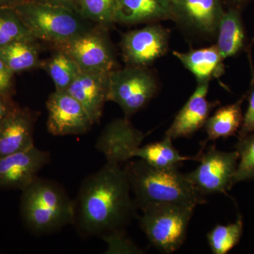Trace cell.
Here are the masks:
<instances>
[{"mask_svg": "<svg viewBox=\"0 0 254 254\" xmlns=\"http://www.w3.org/2000/svg\"><path fill=\"white\" fill-rule=\"evenodd\" d=\"M137 208L123 168L107 161L81 182L75 200L74 225L84 236L103 239L125 233L136 218Z\"/></svg>", "mask_w": 254, "mask_h": 254, "instance_id": "6da1fadb", "label": "cell"}, {"mask_svg": "<svg viewBox=\"0 0 254 254\" xmlns=\"http://www.w3.org/2000/svg\"><path fill=\"white\" fill-rule=\"evenodd\" d=\"M138 208L153 203H177L195 208L206 202L186 174L178 168H158L144 160H127L123 167Z\"/></svg>", "mask_w": 254, "mask_h": 254, "instance_id": "7a4b0ae2", "label": "cell"}, {"mask_svg": "<svg viewBox=\"0 0 254 254\" xmlns=\"http://www.w3.org/2000/svg\"><path fill=\"white\" fill-rule=\"evenodd\" d=\"M21 191V218L32 233L48 235L74 225L75 200L60 184L38 177Z\"/></svg>", "mask_w": 254, "mask_h": 254, "instance_id": "3957f363", "label": "cell"}, {"mask_svg": "<svg viewBox=\"0 0 254 254\" xmlns=\"http://www.w3.org/2000/svg\"><path fill=\"white\" fill-rule=\"evenodd\" d=\"M37 41L55 46L94 26L76 11L31 0L14 7Z\"/></svg>", "mask_w": 254, "mask_h": 254, "instance_id": "277c9868", "label": "cell"}, {"mask_svg": "<svg viewBox=\"0 0 254 254\" xmlns=\"http://www.w3.org/2000/svg\"><path fill=\"white\" fill-rule=\"evenodd\" d=\"M195 208L177 203H153L141 208L140 227L150 244L164 254L177 252L185 243Z\"/></svg>", "mask_w": 254, "mask_h": 254, "instance_id": "5b68a950", "label": "cell"}, {"mask_svg": "<svg viewBox=\"0 0 254 254\" xmlns=\"http://www.w3.org/2000/svg\"><path fill=\"white\" fill-rule=\"evenodd\" d=\"M158 89L156 78L146 67L128 66L110 71L108 101L120 105L129 119L149 103Z\"/></svg>", "mask_w": 254, "mask_h": 254, "instance_id": "8992f818", "label": "cell"}, {"mask_svg": "<svg viewBox=\"0 0 254 254\" xmlns=\"http://www.w3.org/2000/svg\"><path fill=\"white\" fill-rule=\"evenodd\" d=\"M239 155L237 150L221 151L215 145L201 150L195 155L199 165L193 171L186 174L190 183L202 195L225 193L232 188Z\"/></svg>", "mask_w": 254, "mask_h": 254, "instance_id": "52a82bcc", "label": "cell"}, {"mask_svg": "<svg viewBox=\"0 0 254 254\" xmlns=\"http://www.w3.org/2000/svg\"><path fill=\"white\" fill-rule=\"evenodd\" d=\"M106 28L95 25L68 41L53 47L68 55L82 71L110 72L115 69L117 64Z\"/></svg>", "mask_w": 254, "mask_h": 254, "instance_id": "ba28073f", "label": "cell"}, {"mask_svg": "<svg viewBox=\"0 0 254 254\" xmlns=\"http://www.w3.org/2000/svg\"><path fill=\"white\" fill-rule=\"evenodd\" d=\"M170 31L159 25H151L123 35L121 49L128 66H143L166 54Z\"/></svg>", "mask_w": 254, "mask_h": 254, "instance_id": "9c48e42d", "label": "cell"}, {"mask_svg": "<svg viewBox=\"0 0 254 254\" xmlns=\"http://www.w3.org/2000/svg\"><path fill=\"white\" fill-rule=\"evenodd\" d=\"M46 107L47 128L54 136L84 134L94 125L83 106L66 91L51 93Z\"/></svg>", "mask_w": 254, "mask_h": 254, "instance_id": "30bf717a", "label": "cell"}, {"mask_svg": "<svg viewBox=\"0 0 254 254\" xmlns=\"http://www.w3.org/2000/svg\"><path fill=\"white\" fill-rule=\"evenodd\" d=\"M50 158L49 152L35 145L0 158V189L23 190L38 178Z\"/></svg>", "mask_w": 254, "mask_h": 254, "instance_id": "8fae6325", "label": "cell"}, {"mask_svg": "<svg viewBox=\"0 0 254 254\" xmlns=\"http://www.w3.org/2000/svg\"><path fill=\"white\" fill-rule=\"evenodd\" d=\"M209 83H198L193 94L177 113L165 136L173 140L190 138L204 127L212 110L219 104V102H210L207 99Z\"/></svg>", "mask_w": 254, "mask_h": 254, "instance_id": "7c38bea8", "label": "cell"}, {"mask_svg": "<svg viewBox=\"0 0 254 254\" xmlns=\"http://www.w3.org/2000/svg\"><path fill=\"white\" fill-rule=\"evenodd\" d=\"M173 18L204 36H217L225 11L220 0H177L172 5Z\"/></svg>", "mask_w": 254, "mask_h": 254, "instance_id": "4fadbf2b", "label": "cell"}, {"mask_svg": "<svg viewBox=\"0 0 254 254\" xmlns=\"http://www.w3.org/2000/svg\"><path fill=\"white\" fill-rule=\"evenodd\" d=\"M109 73L81 70L66 91L83 106L93 124L99 123L108 101Z\"/></svg>", "mask_w": 254, "mask_h": 254, "instance_id": "5bb4252c", "label": "cell"}, {"mask_svg": "<svg viewBox=\"0 0 254 254\" xmlns=\"http://www.w3.org/2000/svg\"><path fill=\"white\" fill-rule=\"evenodd\" d=\"M36 117L18 107L0 123V158L23 151L34 145Z\"/></svg>", "mask_w": 254, "mask_h": 254, "instance_id": "9a60e30c", "label": "cell"}, {"mask_svg": "<svg viewBox=\"0 0 254 254\" xmlns=\"http://www.w3.org/2000/svg\"><path fill=\"white\" fill-rule=\"evenodd\" d=\"M144 135L135 128L128 119L114 120L105 128L98 140L100 151L104 152L107 161H127V155L132 147L139 145Z\"/></svg>", "mask_w": 254, "mask_h": 254, "instance_id": "2e32d148", "label": "cell"}, {"mask_svg": "<svg viewBox=\"0 0 254 254\" xmlns=\"http://www.w3.org/2000/svg\"><path fill=\"white\" fill-rule=\"evenodd\" d=\"M172 18L171 5L165 0H118L113 21L136 25Z\"/></svg>", "mask_w": 254, "mask_h": 254, "instance_id": "e0dca14e", "label": "cell"}, {"mask_svg": "<svg viewBox=\"0 0 254 254\" xmlns=\"http://www.w3.org/2000/svg\"><path fill=\"white\" fill-rule=\"evenodd\" d=\"M173 55L193 73L198 83L210 82L220 77L225 71L224 59L216 45L187 53L174 51Z\"/></svg>", "mask_w": 254, "mask_h": 254, "instance_id": "ac0fdd59", "label": "cell"}, {"mask_svg": "<svg viewBox=\"0 0 254 254\" xmlns=\"http://www.w3.org/2000/svg\"><path fill=\"white\" fill-rule=\"evenodd\" d=\"M241 11L229 8L220 20L215 45L224 60L236 56L249 46Z\"/></svg>", "mask_w": 254, "mask_h": 254, "instance_id": "d6986e66", "label": "cell"}, {"mask_svg": "<svg viewBox=\"0 0 254 254\" xmlns=\"http://www.w3.org/2000/svg\"><path fill=\"white\" fill-rule=\"evenodd\" d=\"M137 158L158 168H178L185 161L194 160L195 156H185L174 147L173 139L165 136L163 139L140 146L132 147L127 153V160Z\"/></svg>", "mask_w": 254, "mask_h": 254, "instance_id": "ffe728a7", "label": "cell"}, {"mask_svg": "<svg viewBox=\"0 0 254 254\" xmlns=\"http://www.w3.org/2000/svg\"><path fill=\"white\" fill-rule=\"evenodd\" d=\"M245 99L246 94L235 103L219 108L212 116L209 117L204 125L207 138L202 144L203 146L208 141L235 136L243 122L242 105Z\"/></svg>", "mask_w": 254, "mask_h": 254, "instance_id": "44dd1931", "label": "cell"}, {"mask_svg": "<svg viewBox=\"0 0 254 254\" xmlns=\"http://www.w3.org/2000/svg\"><path fill=\"white\" fill-rule=\"evenodd\" d=\"M38 41L14 42L0 49V58L14 73L41 68Z\"/></svg>", "mask_w": 254, "mask_h": 254, "instance_id": "7402d4cb", "label": "cell"}, {"mask_svg": "<svg viewBox=\"0 0 254 254\" xmlns=\"http://www.w3.org/2000/svg\"><path fill=\"white\" fill-rule=\"evenodd\" d=\"M41 68L46 70L54 82L56 91H66L81 71L68 55L58 50L51 58L42 62Z\"/></svg>", "mask_w": 254, "mask_h": 254, "instance_id": "603a6c76", "label": "cell"}, {"mask_svg": "<svg viewBox=\"0 0 254 254\" xmlns=\"http://www.w3.org/2000/svg\"><path fill=\"white\" fill-rule=\"evenodd\" d=\"M36 40L14 8L0 6V49L14 42Z\"/></svg>", "mask_w": 254, "mask_h": 254, "instance_id": "cb8c5ba5", "label": "cell"}, {"mask_svg": "<svg viewBox=\"0 0 254 254\" xmlns=\"http://www.w3.org/2000/svg\"><path fill=\"white\" fill-rule=\"evenodd\" d=\"M244 222L240 215L236 222L216 225L207 235L209 247L213 254H226L240 243L243 235Z\"/></svg>", "mask_w": 254, "mask_h": 254, "instance_id": "d4e9b609", "label": "cell"}, {"mask_svg": "<svg viewBox=\"0 0 254 254\" xmlns=\"http://www.w3.org/2000/svg\"><path fill=\"white\" fill-rule=\"evenodd\" d=\"M118 0H81L78 14L96 25L108 27L113 24Z\"/></svg>", "mask_w": 254, "mask_h": 254, "instance_id": "484cf974", "label": "cell"}, {"mask_svg": "<svg viewBox=\"0 0 254 254\" xmlns=\"http://www.w3.org/2000/svg\"><path fill=\"white\" fill-rule=\"evenodd\" d=\"M236 150L240 159L232 186L239 182L254 180V131L239 139Z\"/></svg>", "mask_w": 254, "mask_h": 254, "instance_id": "4316f807", "label": "cell"}, {"mask_svg": "<svg viewBox=\"0 0 254 254\" xmlns=\"http://www.w3.org/2000/svg\"><path fill=\"white\" fill-rule=\"evenodd\" d=\"M254 43V39L252 40L246 50L250 66L251 83L248 93L246 94V98L249 101L248 108L244 116L242 126L238 131L239 139L254 131V65L252 53Z\"/></svg>", "mask_w": 254, "mask_h": 254, "instance_id": "83f0119b", "label": "cell"}, {"mask_svg": "<svg viewBox=\"0 0 254 254\" xmlns=\"http://www.w3.org/2000/svg\"><path fill=\"white\" fill-rule=\"evenodd\" d=\"M11 71L0 58V93L12 96L14 93V77Z\"/></svg>", "mask_w": 254, "mask_h": 254, "instance_id": "f1b7e54d", "label": "cell"}, {"mask_svg": "<svg viewBox=\"0 0 254 254\" xmlns=\"http://www.w3.org/2000/svg\"><path fill=\"white\" fill-rule=\"evenodd\" d=\"M11 96L0 93V123L18 108Z\"/></svg>", "mask_w": 254, "mask_h": 254, "instance_id": "f546056e", "label": "cell"}, {"mask_svg": "<svg viewBox=\"0 0 254 254\" xmlns=\"http://www.w3.org/2000/svg\"><path fill=\"white\" fill-rule=\"evenodd\" d=\"M39 2L53 5V6H60V7L66 8L78 13L80 1L81 0H35Z\"/></svg>", "mask_w": 254, "mask_h": 254, "instance_id": "4dcf8cb0", "label": "cell"}, {"mask_svg": "<svg viewBox=\"0 0 254 254\" xmlns=\"http://www.w3.org/2000/svg\"><path fill=\"white\" fill-rule=\"evenodd\" d=\"M28 1H31V0H0V6L14 8Z\"/></svg>", "mask_w": 254, "mask_h": 254, "instance_id": "1f68e13d", "label": "cell"}, {"mask_svg": "<svg viewBox=\"0 0 254 254\" xmlns=\"http://www.w3.org/2000/svg\"><path fill=\"white\" fill-rule=\"evenodd\" d=\"M226 1L230 5V8H236V9L242 10L251 0H226Z\"/></svg>", "mask_w": 254, "mask_h": 254, "instance_id": "d6a6232c", "label": "cell"}, {"mask_svg": "<svg viewBox=\"0 0 254 254\" xmlns=\"http://www.w3.org/2000/svg\"><path fill=\"white\" fill-rule=\"evenodd\" d=\"M165 1H168L169 4L171 5V6H172V5L175 4V3L176 2L177 0H165Z\"/></svg>", "mask_w": 254, "mask_h": 254, "instance_id": "836d02e7", "label": "cell"}]
</instances>
